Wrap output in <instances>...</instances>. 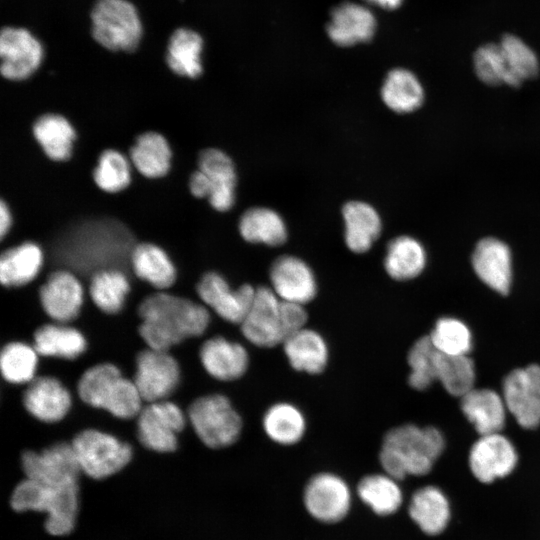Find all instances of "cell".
Segmentation results:
<instances>
[{
	"label": "cell",
	"instance_id": "obj_49",
	"mask_svg": "<svg viewBox=\"0 0 540 540\" xmlns=\"http://www.w3.org/2000/svg\"><path fill=\"white\" fill-rule=\"evenodd\" d=\"M367 3L377 5L381 8L392 10L398 8L402 0H365Z\"/></svg>",
	"mask_w": 540,
	"mask_h": 540
},
{
	"label": "cell",
	"instance_id": "obj_19",
	"mask_svg": "<svg viewBox=\"0 0 540 540\" xmlns=\"http://www.w3.org/2000/svg\"><path fill=\"white\" fill-rule=\"evenodd\" d=\"M39 296L46 314L64 324L78 316L83 304V287L71 272L57 270L43 283Z\"/></svg>",
	"mask_w": 540,
	"mask_h": 540
},
{
	"label": "cell",
	"instance_id": "obj_24",
	"mask_svg": "<svg viewBox=\"0 0 540 540\" xmlns=\"http://www.w3.org/2000/svg\"><path fill=\"white\" fill-rule=\"evenodd\" d=\"M32 135L51 161L65 162L71 159L77 134L64 115L56 112L39 115L32 124Z\"/></svg>",
	"mask_w": 540,
	"mask_h": 540
},
{
	"label": "cell",
	"instance_id": "obj_12",
	"mask_svg": "<svg viewBox=\"0 0 540 540\" xmlns=\"http://www.w3.org/2000/svg\"><path fill=\"white\" fill-rule=\"evenodd\" d=\"M26 478L51 485L79 484L81 472L73 447L53 444L41 452L26 451L21 458Z\"/></svg>",
	"mask_w": 540,
	"mask_h": 540
},
{
	"label": "cell",
	"instance_id": "obj_29",
	"mask_svg": "<svg viewBox=\"0 0 540 540\" xmlns=\"http://www.w3.org/2000/svg\"><path fill=\"white\" fill-rule=\"evenodd\" d=\"M408 512L420 530L430 536L441 534L451 517L448 498L440 488L431 485L413 493Z\"/></svg>",
	"mask_w": 540,
	"mask_h": 540
},
{
	"label": "cell",
	"instance_id": "obj_6",
	"mask_svg": "<svg viewBox=\"0 0 540 540\" xmlns=\"http://www.w3.org/2000/svg\"><path fill=\"white\" fill-rule=\"evenodd\" d=\"M189 421L198 438L209 448L234 444L242 431V419L230 400L221 394L205 395L188 408Z\"/></svg>",
	"mask_w": 540,
	"mask_h": 540
},
{
	"label": "cell",
	"instance_id": "obj_20",
	"mask_svg": "<svg viewBox=\"0 0 540 540\" xmlns=\"http://www.w3.org/2000/svg\"><path fill=\"white\" fill-rule=\"evenodd\" d=\"M197 168L207 177L210 187L209 204L219 212L232 208L237 182L232 159L218 148L202 149L197 158Z\"/></svg>",
	"mask_w": 540,
	"mask_h": 540
},
{
	"label": "cell",
	"instance_id": "obj_14",
	"mask_svg": "<svg viewBox=\"0 0 540 540\" xmlns=\"http://www.w3.org/2000/svg\"><path fill=\"white\" fill-rule=\"evenodd\" d=\"M43 47L28 30L5 27L0 35V71L8 81H24L40 67Z\"/></svg>",
	"mask_w": 540,
	"mask_h": 540
},
{
	"label": "cell",
	"instance_id": "obj_13",
	"mask_svg": "<svg viewBox=\"0 0 540 540\" xmlns=\"http://www.w3.org/2000/svg\"><path fill=\"white\" fill-rule=\"evenodd\" d=\"M303 501L307 512L323 523L341 521L351 507V491L344 479L324 472L313 476L307 483Z\"/></svg>",
	"mask_w": 540,
	"mask_h": 540
},
{
	"label": "cell",
	"instance_id": "obj_28",
	"mask_svg": "<svg viewBox=\"0 0 540 540\" xmlns=\"http://www.w3.org/2000/svg\"><path fill=\"white\" fill-rule=\"evenodd\" d=\"M283 350L291 367L311 375L324 371L329 348L323 336L310 328H302L283 342Z\"/></svg>",
	"mask_w": 540,
	"mask_h": 540
},
{
	"label": "cell",
	"instance_id": "obj_43",
	"mask_svg": "<svg viewBox=\"0 0 540 540\" xmlns=\"http://www.w3.org/2000/svg\"><path fill=\"white\" fill-rule=\"evenodd\" d=\"M38 352L22 342H11L1 351L0 367L2 376L13 384L29 383L35 378Z\"/></svg>",
	"mask_w": 540,
	"mask_h": 540
},
{
	"label": "cell",
	"instance_id": "obj_17",
	"mask_svg": "<svg viewBox=\"0 0 540 540\" xmlns=\"http://www.w3.org/2000/svg\"><path fill=\"white\" fill-rule=\"evenodd\" d=\"M271 289L283 301L305 305L317 294V281L311 267L299 257L283 255L272 263Z\"/></svg>",
	"mask_w": 540,
	"mask_h": 540
},
{
	"label": "cell",
	"instance_id": "obj_30",
	"mask_svg": "<svg viewBox=\"0 0 540 540\" xmlns=\"http://www.w3.org/2000/svg\"><path fill=\"white\" fill-rule=\"evenodd\" d=\"M130 253L132 269L140 279L160 290L174 284L175 266L160 246L150 242H141L133 246Z\"/></svg>",
	"mask_w": 540,
	"mask_h": 540
},
{
	"label": "cell",
	"instance_id": "obj_40",
	"mask_svg": "<svg viewBox=\"0 0 540 540\" xmlns=\"http://www.w3.org/2000/svg\"><path fill=\"white\" fill-rule=\"evenodd\" d=\"M130 164L128 157L119 150L115 148L102 150L92 171L95 185L105 193L122 192L131 183Z\"/></svg>",
	"mask_w": 540,
	"mask_h": 540
},
{
	"label": "cell",
	"instance_id": "obj_4",
	"mask_svg": "<svg viewBox=\"0 0 540 540\" xmlns=\"http://www.w3.org/2000/svg\"><path fill=\"white\" fill-rule=\"evenodd\" d=\"M10 504L17 512L46 513V531L54 536H64L72 532L76 523L79 484L51 485L25 478L13 490Z\"/></svg>",
	"mask_w": 540,
	"mask_h": 540
},
{
	"label": "cell",
	"instance_id": "obj_35",
	"mask_svg": "<svg viewBox=\"0 0 540 540\" xmlns=\"http://www.w3.org/2000/svg\"><path fill=\"white\" fill-rule=\"evenodd\" d=\"M241 237L249 243L280 246L288 236L287 226L279 213L267 207H252L239 219Z\"/></svg>",
	"mask_w": 540,
	"mask_h": 540
},
{
	"label": "cell",
	"instance_id": "obj_15",
	"mask_svg": "<svg viewBox=\"0 0 540 540\" xmlns=\"http://www.w3.org/2000/svg\"><path fill=\"white\" fill-rule=\"evenodd\" d=\"M255 292L256 288L250 284L231 288L217 272L204 274L197 284V294L204 305L233 324L242 323L253 303Z\"/></svg>",
	"mask_w": 540,
	"mask_h": 540
},
{
	"label": "cell",
	"instance_id": "obj_16",
	"mask_svg": "<svg viewBox=\"0 0 540 540\" xmlns=\"http://www.w3.org/2000/svg\"><path fill=\"white\" fill-rule=\"evenodd\" d=\"M468 462L474 477L489 484L512 473L518 454L513 443L499 432L481 435L470 449Z\"/></svg>",
	"mask_w": 540,
	"mask_h": 540
},
{
	"label": "cell",
	"instance_id": "obj_46",
	"mask_svg": "<svg viewBox=\"0 0 540 540\" xmlns=\"http://www.w3.org/2000/svg\"><path fill=\"white\" fill-rule=\"evenodd\" d=\"M473 66L483 83L491 86L508 84V72L499 43L480 46L474 53Z\"/></svg>",
	"mask_w": 540,
	"mask_h": 540
},
{
	"label": "cell",
	"instance_id": "obj_34",
	"mask_svg": "<svg viewBox=\"0 0 540 540\" xmlns=\"http://www.w3.org/2000/svg\"><path fill=\"white\" fill-rule=\"evenodd\" d=\"M202 51V37L191 29L179 28L169 39L166 63L174 74L196 79L203 72Z\"/></svg>",
	"mask_w": 540,
	"mask_h": 540
},
{
	"label": "cell",
	"instance_id": "obj_31",
	"mask_svg": "<svg viewBox=\"0 0 540 540\" xmlns=\"http://www.w3.org/2000/svg\"><path fill=\"white\" fill-rule=\"evenodd\" d=\"M427 255L424 246L408 235L397 236L386 248L384 268L396 281H407L418 277L424 270Z\"/></svg>",
	"mask_w": 540,
	"mask_h": 540
},
{
	"label": "cell",
	"instance_id": "obj_48",
	"mask_svg": "<svg viewBox=\"0 0 540 540\" xmlns=\"http://www.w3.org/2000/svg\"><path fill=\"white\" fill-rule=\"evenodd\" d=\"M10 206L3 198L0 200V238L4 239L9 233L13 217Z\"/></svg>",
	"mask_w": 540,
	"mask_h": 540
},
{
	"label": "cell",
	"instance_id": "obj_41",
	"mask_svg": "<svg viewBox=\"0 0 540 540\" xmlns=\"http://www.w3.org/2000/svg\"><path fill=\"white\" fill-rule=\"evenodd\" d=\"M508 72V86L519 87L524 81L537 76L539 61L535 52L515 35H505L500 43Z\"/></svg>",
	"mask_w": 540,
	"mask_h": 540
},
{
	"label": "cell",
	"instance_id": "obj_11",
	"mask_svg": "<svg viewBox=\"0 0 540 540\" xmlns=\"http://www.w3.org/2000/svg\"><path fill=\"white\" fill-rule=\"evenodd\" d=\"M502 397L508 413L525 429L540 425V365L512 370L503 380Z\"/></svg>",
	"mask_w": 540,
	"mask_h": 540
},
{
	"label": "cell",
	"instance_id": "obj_23",
	"mask_svg": "<svg viewBox=\"0 0 540 540\" xmlns=\"http://www.w3.org/2000/svg\"><path fill=\"white\" fill-rule=\"evenodd\" d=\"M199 356L206 372L220 381L240 378L249 366L246 348L220 336L206 340L200 348Z\"/></svg>",
	"mask_w": 540,
	"mask_h": 540
},
{
	"label": "cell",
	"instance_id": "obj_18",
	"mask_svg": "<svg viewBox=\"0 0 540 540\" xmlns=\"http://www.w3.org/2000/svg\"><path fill=\"white\" fill-rule=\"evenodd\" d=\"M471 263L477 277L493 291L505 295L512 278V254L508 245L495 237H485L477 242Z\"/></svg>",
	"mask_w": 540,
	"mask_h": 540
},
{
	"label": "cell",
	"instance_id": "obj_25",
	"mask_svg": "<svg viewBox=\"0 0 540 540\" xmlns=\"http://www.w3.org/2000/svg\"><path fill=\"white\" fill-rule=\"evenodd\" d=\"M460 406L480 436L499 433L505 425L508 410L502 395L492 389L473 388L461 397Z\"/></svg>",
	"mask_w": 540,
	"mask_h": 540
},
{
	"label": "cell",
	"instance_id": "obj_32",
	"mask_svg": "<svg viewBox=\"0 0 540 540\" xmlns=\"http://www.w3.org/2000/svg\"><path fill=\"white\" fill-rule=\"evenodd\" d=\"M43 252L32 241L11 247L0 256V281L5 287H18L31 282L40 272Z\"/></svg>",
	"mask_w": 540,
	"mask_h": 540
},
{
	"label": "cell",
	"instance_id": "obj_47",
	"mask_svg": "<svg viewBox=\"0 0 540 540\" xmlns=\"http://www.w3.org/2000/svg\"><path fill=\"white\" fill-rule=\"evenodd\" d=\"M188 189L191 195L197 199H208L209 197L210 187L208 179L206 175L198 168L189 176Z\"/></svg>",
	"mask_w": 540,
	"mask_h": 540
},
{
	"label": "cell",
	"instance_id": "obj_37",
	"mask_svg": "<svg viewBox=\"0 0 540 540\" xmlns=\"http://www.w3.org/2000/svg\"><path fill=\"white\" fill-rule=\"evenodd\" d=\"M266 435L280 445L299 442L306 431V419L302 411L292 403L279 402L271 405L263 416Z\"/></svg>",
	"mask_w": 540,
	"mask_h": 540
},
{
	"label": "cell",
	"instance_id": "obj_21",
	"mask_svg": "<svg viewBox=\"0 0 540 540\" xmlns=\"http://www.w3.org/2000/svg\"><path fill=\"white\" fill-rule=\"evenodd\" d=\"M23 404L35 418L46 423L63 419L71 407V395L57 378L41 376L28 383Z\"/></svg>",
	"mask_w": 540,
	"mask_h": 540
},
{
	"label": "cell",
	"instance_id": "obj_8",
	"mask_svg": "<svg viewBox=\"0 0 540 540\" xmlns=\"http://www.w3.org/2000/svg\"><path fill=\"white\" fill-rule=\"evenodd\" d=\"M81 472L101 480L122 470L131 460V446L113 435L86 429L71 442Z\"/></svg>",
	"mask_w": 540,
	"mask_h": 540
},
{
	"label": "cell",
	"instance_id": "obj_3",
	"mask_svg": "<svg viewBox=\"0 0 540 540\" xmlns=\"http://www.w3.org/2000/svg\"><path fill=\"white\" fill-rule=\"evenodd\" d=\"M307 320L303 305L285 302L270 287L260 286L240 326L248 342L271 348L283 344L291 334L304 328Z\"/></svg>",
	"mask_w": 540,
	"mask_h": 540
},
{
	"label": "cell",
	"instance_id": "obj_44",
	"mask_svg": "<svg viewBox=\"0 0 540 540\" xmlns=\"http://www.w3.org/2000/svg\"><path fill=\"white\" fill-rule=\"evenodd\" d=\"M429 338L438 352L452 356L468 355L473 342L469 327L454 317L439 318Z\"/></svg>",
	"mask_w": 540,
	"mask_h": 540
},
{
	"label": "cell",
	"instance_id": "obj_27",
	"mask_svg": "<svg viewBox=\"0 0 540 540\" xmlns=\"http://www.w3.org/2000/svg\"><path fill=\"white\" fill-rule=\"evenodd\" d=\"M344 239L354 253H365L379 238L382 221L376 209L363 201H349L342 209Z\"/></svg>",
	"mask_w": 540,
	"mask_h": 540
},
{
	"label": "cell",
	"instance_id": "obj_26",
	"mask_svg": "<svg viewBox=\"0 0 540 540\" xmlns=\"http://www.w3.org/2000/svg\"><path fill=\"white\" fill-rule=\"evenodd\" d=\"M128 154L131 164L143 177L159 179L170 171L173 157L171 146L158 131L148 130L137 135Z\"/></svg>",
	"mask_w": 540,
	"mask_h": 540
},
{
	"label": "cell",
	"instance_id": "obj_9",
	"mask_svg": "<svg viewBox=\"0 0 540 540\" xmlns=\"http://www.w3.org/2000/svg\"><path fill=\"white\" fill-rule=\"evenodd\" d=\"M186 418L175 403L162 400L148 403L137 415V436L140 443L155 452L167 453L177 448L178 434Z\"/></svg>",
	"mask_w": 540,
	"mask_h": 540
},
{
	"label": "cell",
	"instance_id": "obj_5",
	"mask_svg": "<svg viewBox=\"0 0 540 540\" xmlns=\"http://www.w3.org/2000/svg\"><path fill=\"white\" fill-rule=\"evenodd\" d=\"M79 397L86 404L101 408L117 418L137 417L142 398L134 383L111 363H101L86 370L77 385Z\"/></svg>",
	"mask_w": 540,
	"mask_h": 540
},
{
	"label": "cell",
	"instance_id": "obj_22",
	"mask_svg": "<svg viewBox=\"0 0 540 540\" xmlns=\"http://www.w3.org/2000/svg\"><path fill=\"white\" fill-rule=\"evenodd\" d=\"M375 29V16L366 6L343 2L331 11L327 34L336 45L347 47L369 41Z\"/></svg>",
	"mask_w": 540,
	"mask_h": 540
},
{
	"label": "cell",
	"instance_id": "obj_10",
	"mask_svg": "<svg viewBox=\"0 0 540 540\" xmlns=\"http://www.w3.org/2000/svg\"><path fill=\"white\" fill-rule=\"evenodd\" d=\"M134 383L143 401L167 400L180 381V368L168 351L148 348L138 353Z\"/></svg>",
	"mask_w": 540,
	"mask_h": 540
},
{
	"label": "cell",
	"instance_id": "obj_38",
	"mask_svg": "<svg viewBox=\"0 0 540 540\" xmlns=\"http://www.w3.org/2000/svg\"><path fill=\"white\" fill-rule=\"evenodd\" d=\"M357 494L365 505L380 516L395 513L403 502L398 480L385 472L363 477L357 485Z\"/></svg>",
	"mask_w": 540,
	"mask_h": 540
},
{
	"label": "cell",
	"instance_id": "obj_39",
	"mask_svg": "<svg viewBox=\"0 0 540 540\" xmlns=\"http://www.w3.org/2000/svg\"><path fill=\"white\" fill-rule=\"evenodd\" d=\"M130 284L117 268L95 271L91 277L89 293L93 303L104 313L116 314L124 306Z\"/></svg>",
	"mask_w": 540,
	"mask_h": 540
},
{
	"label": "cell",
	"instance_id": "obj_2",
	"mask_svg": "<svg viewBox=\"0 0 540 540\" xmlns=\"http://www.w3.org/2000/svg\"><path fill=\"white\" fill-rule=\"evenodd\" d=\"M445 448L443 434L435 427L404 424L389 430L379 452L384 472L399 480L428 474Z\"/></svg>",
	"mask_w": 540,
	"mask_h": 540
},
{
	"label": "cell",
	"instance_id": "obj_42",
	"mask_svg": "<svg viewBox=\"0 0 540 540\" xmlns=\"http://www.w3.org/2000/svg\"><path fill=\"white\" fill-rule=\"evenodd\" d=\"M475 378V365L468 355L437 353L436 381H439L449 394L461 398L474 388Z\"/></svg>",
	"mask_w": 540,
	"mask_h": 540
},
{
	"label": "cell",
	"instance_id": "obj_33",
	"mask_svg": "<svg viewBox=\"0 0 540 540\" xmlns=\"http://www.w3.org/2000/svg\"><path fill=\"white\" fill-rule=\"evenodd\" d=\"M380 93L384 104L399 114L417 110L425 98L421 82L413 72L405 68L390 70L384 79Z\"/></svg>",
	"mask_w": 540,
	"mask_h": 540
},
{
	"label": "cell",
	"instance_id": "obj_7",
	"mask_svg": "<svg viewBox=\"0 0 540 540\" xmlns=\"http://www.w3.org/2000/svg\"><path fill=\"white\" fill-rule=\"evenodd\" d=\"M91 22L94 40L111 51H133L142 37L137 10L127 0H97Z\"/></svg>",
	"mask_w": 540,
	"mask_h": 540
},
{
	"label": "cell",
	"instance_id": "obj_45",
	"mask_svg": "<svg viewBox=\"0 0 540 540\" xmlns=\"http://www.w3.org/2000/svg\"><path fill=\"white\" fill-rule=\"evenodd\" d=\"M437 350L429 336L417 339L408 352L409 385L415 390H425L436 381Z\"/></svg>",
	"mask_w": 540,
	"mask_h": 540
},
{
	"label": "cell",
	"instance_id": "obj_36",
	"mask_svg": "<svg viewBox=\"0 0 540 540\" xmlns=\"http://www.w3.org/2000/svg\"><path fill=\"white\" fill-rule=\"evenodd\" d=\"M82 333L63 323L45 324L34 333V348L43 356L75 359L86 350Z\"/></svg>",
	"mask_w": 540,
	"mask_h": 540
},
{
	"label": "cell",
	"instance_id": "obj_1",
	"mask_svg": "<svg viewBox=\"0 0 540 540\" xmlns=\"http://www.w3.org/2000/svg\"><path fill=\"white\" fill-rule=\"evenodd\" d=\"M139 334L148 348L168 351L184 340L200 336L210 323L205 305L190 299L158 292L140 303Z\"/></svg>",
	"mask_w": 540,
	"mask_h": 540
}]
</instances>
